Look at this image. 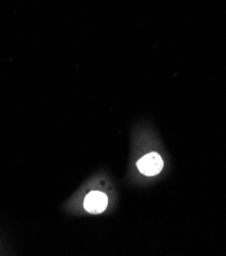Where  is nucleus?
I'll return each instance as SVG.
<instances>
[{"instance_id":"f257e3e1","label":"nucleus","mask_w":226,"mask_h":256,"mask_svg":"<svg viewBox=\"0 0 226 256\" xmlns=\"http://www.w3.org/2000/svg\"><path fill=\"white\" fill-rule=\"evenodd\" d=\"M139 170L146 176H152L158 174L163 168L162 158L156 152H151L143 156L137 164Z\"/></svg>"},{"instance_id":"f03ea898","label":"nucleus","mask_w":226,"mask_h":256,"mask_svg":"<svg viewBox=\"0 0 226 256\" xmlns=\"http://www.w3.org/2000/svg\"><path fill=\"white\" fill-rule=\"evenodd\" d=\"M108 204L107 196L99 191H92L89 193L84 201V208L85 210L93 214H101L103 212Z\"/></svg>"}]
</instances>
